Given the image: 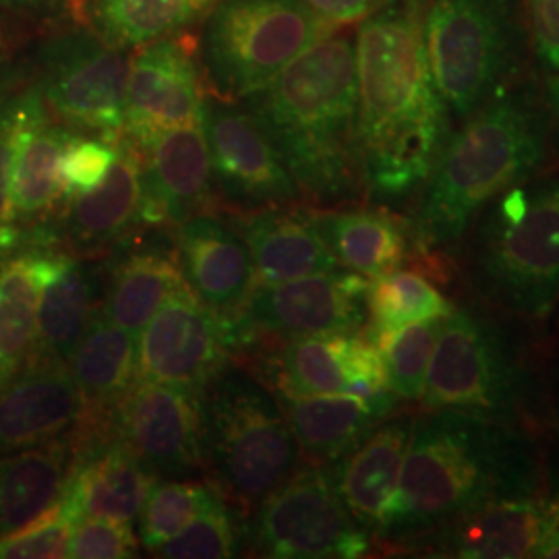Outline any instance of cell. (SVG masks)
Returning <instances> with one entry per match:
<instances>
[{"instance_id": "cell-1", "label": "cell", "mask_w": 559, "mask_h": 559, "mask_svg": "<svg viewBox=\"0 0 559 559\" xmlns=\"http://www.w3.org/2000/svg\"><path fill=\"white\" fill-rule=\"evenodd\" d=\"M357 131L367 200L381 207L419 198L452 133L425 52L420 13L388 0L359 21Z\"/></svg>"}, {"instance_id": "cell-44", "label": "cell", "mask_w": 559, "mask_h": 559, "mask_svg": "<svg viewBox=\"0 0 559 559\" xmlns=\"http://www.w3.org/2000/svg\"><path fill=\"white\" fill-rule=\"evenodd\" d=\"M0 9L29 20L80 21V0H0Z\"/></svg>"}, {"instance_id": "cell-9", "label": "cell", "mask_w": 559, "mask_h": 559, "mask_svg": "<svg viewBox=\"0 0 559 559\" xmlns=\"http://www.w3.org/2000/svg\"><path fill=\"white\" fill-rule=\"evenodd\" d=\"M524 394L519 360L500 330L471 309L441 321L420 404L510 423Z\"/></svg>"}, {"instance_id": "cell-27", "label": "cell", "mask_w": 559, "mask_h": 559, "mask_svg": "<svg viewBox=\"0 0 559 559\" xmlns=\"http://www.w3.org/2000/svg\"><path fill=\"white\" fill-rule=\"evenodd\" d=\"M78 431L27 448L0 450V539L59 503L78 462Z\"/></svg>"}, {"instance_id": "cell-4", "label": "cell", "mask_w": 559, "mask_h": 559, "mask_svg": "<svg viewBox=\"0 0 559 559\" xmlns=\"http://www.w3.org/2000/svg\"><path fill=\"white\" fill-rule=\"evenodd\" d=\"M551 119L528 87L506 85L450 133L419 195L413 237L423 251L454 249L501 193L549 156Z\"/></svg>"}, {"instance_id": "cell-47", "label": "cell", "mask_w": 559, "mask_h": 559, "mask_svg": "<svg viewBox=\"0 0 559 559\" xmlns=\"http://www.w3.org/2000/svg\"><path fill=\"white\" fill-rule=\"evenodd\" d=\"M545 106L549 119L554 120L559 129V73H551L545 80Z\"/></svg>"}, {"instance_id": "cell-6", "label": "cell", "mask_w": 559, "mask_h": 559, "mask_svg": "<svg viewBox=\"0 0 559 559\" xmlns=\"http://www.w3.org/2000/svg\"><path fill=\"white\" fill-rule=\"evenodd\" d=\"M205 475L240 519L299 468L300 450L274 390L230 362L200 394Z\"/></svg>"}, {"instance_id": "cell-5", "label": "cell", "mask_w": 559, "mask_h": 559, "mask_svg": "<svg viewBox=\"0 0 559 559\" xmlns=\"http://www.w3.org/2000/svg\"><path fill=\"white\" fill-rule=\"evenodd\" d=\"M471 230L468 270L480 297L519 320H549L559 302V173L514 185Z\"/></svg>"}, {"instance_id": "cell-26", "label": "cell", "mask_w": 559, "mask_h": 559, "mask_svg": "<svg viewBox=\"0 0 559 559\" xmlns=\"http://www.w3.org/2000/svg\"><path fill=\"white\" fill-rule=\"evenodd\" d=\"M413 427L415 415L396 413L378 425L350 454L330 466L340 500L369 535L380 526L396 491Z\"/></svg>"}, {"instance_id": "cell-49", "label": "cell", "mask_w": 559, "mask_h": 559, "mask_svg": "<svg viewBox=\"0 0 559 559\" xmlns=\"http://www.w3.org/2000/svg\"><path fill=\"white\" fill-rule=\"evenodd\" d=\"M404 4H408L411 9H415L417 13H423V9L429 4V0H402Z\"/></svg>"}, {"instance_id": "cell-29", "label": "cell", "mask_w": 559, "mask_h": 559, "mask_svg": "<svg viewBox=\"0 0 559 559\" xmlns=\"http://www.w3.org/2000/svg\"><path fill=\"white\" fill-rule=\"evenodd\" d=\"M321 240L340 267L376 280L411 258L413 226L388 207H320L309 210Z\"/></svg>"}, {"instance_id": "cell-43", "label": "cell", "mask_w": 559, "mask_h": 559, "mask_svg": "<svg viewBox=\"0 0 559 559\" xmlns=\"http://www.w3.org/2000/svg\"><path fill=\"white\" fill-rule=\"evenodd\" d=\"M522 13L540 69L559 73V0H522Z\"/></svg>"}, {"instance_id": "cell-42", "label": "cell", "mask_w": 559, "mask_h": 559, "mask_svg": "<svg viewBox=\"0 0 559 559\" xmlns=\"http://www.w3.org/2000/svg\"><path fill=\"white\" fill-rule=\"evenodd\" d=\"M25 92L0 94V228L13 222V173L20 147L21 127L25 119Z\"/></svg>"}, {"instance_id": "cell-33", "label": "cell", "mask_w": 559, "mask_h": 559, "mask_svg": "<svg viewBox=\"0 0 559 559\" xmlns=\"http://www.w3.org/2000/svg\"><path fill=\"white\" fill-rule=\"evenodd\" d=\"M46 245L50 242L25 237L20 249L0 258V390L20 373L36 346Z\"/></svg>"}, {"instance_id": "cell-20", "label": "cell", "mask_w": 559, "mask_h": 559, "mask_svg": "<svg viewBox=\"0 0 559 559\" xmlns=\"http://www.w3.org/2000/svg\"><path fill=\"white\" fill-rule=\"evenodd\" d=\"M175 230V253L187 286L224 320H237L260 284L239 230L214 212L198 214Z\"/></svg>"}, {"instance_id": "cell-36", "label": "cell", "mask_w": 559, "mask_h": 559, "mask_svg": "<svg viewBox=\"0 0 559 559\" xmlns=\"http://www.w3.org/2000/svg\"><path fill=\"white\" fill-rule=\"evenodd\" d=\"M218 493L205 479H158L140 514V545L156 554L195 519L203 506Z\"/></svg>"}, {"instance_id": "cell-24", "label": "cell", "mask_w": 559, "mask_h": 559, "mask_svg": "<svg viewBox=\"0 0 559 559\" xmlns=\"http://www.w3.org/2000/svg\"><path fill=\"white\" fill-rule=\"evenodd\" d=\"M73 135V129L50 117L38 83L27 85L13 173V222L23 230L48 224V218L64 207L62 156Z\"/></svg>"}, {"instance_id": "cell-21", "label": "cell", "mask_w": 559, "mask_h": 559, "mask_svg": "<svg viewBox=\"0 0 559 559\" xmlns=\"http://www.w3.org/2000/svg\"><path fill=\"white\" fill-rule=\"evenodd\" d=\"M85 404L69 365L32 355L0 390V450L57 440L80 429Z\"/></svg>"}, {"instance_id": "cell-13", "label": "cell", "mask_w": 559, "mask_h": 559, "mask_svg": "<svg viewBox=\"0 0 559 559\" xmlns=\"http://www.w3.org/2000/svg\"><path fill=\"white\" fill-rule=\"evenodd\" d=\"M201 124L210 150L214 193L228 214L302 200L278 147L242 104L205 98Z\"/></svg>"}, {"instance_id": "cell-16", "label": "cell", "mask_w": 559, "mask_h": 559, "mask_svg": "<svg viewBox=\"0 0 559 559\" xmlns=\"http://www.w3.org/2000/svg\"><path fill=\"white\" fill-rule=\"evenodd\" d=\"M239 353L251 359L265 357L276 392L376 396L390 390L380 348L359 332L300 336L280 344L251 340Z\"/></svg>"}, {"instance_id": "cell-19", "label": "cell", "mask_w": 559, "mask_h": 559, "mask_svg": "<svg viewBox=\"0 0 559 559\" xmlns=\"http://www.w3.org/2000/svg\"><path fill=\"white\" fill-rule=\"evenodd\" d=\"M143 152L122 138L117 160L98 187L69 198L60 210L55 240L67 253L94 260L141 228Z\"/></svg>"}, {"instance_id": "cell-32", "label": "cell", "mask_w": 559, "mask_h": 559, "mask_svg": "<svg viewBox=\"0 0 559 559\" xmlns=\"http://www.w3.org/2000/svg\"><path fill=\"white\" fill-rule=\"evenodd\" d=\"M182 284L187 282L175 251L154 245L138 247L112 263L100 299L102 316L140 336L147 321Z\"/></svg>"}, {"instance_id": "cell-17", "label": "cell", "mask_w": 559, "mask_h": 559, "mask_svg": "<svg viewBox=\"0 0 559 559\" xmlns=\"http://www.w3.org/2000/svg\"><path fill=\"white\" fill-rule=\"evenodd\" d=\"M205 94L191 50L175 36L131 57L122 138L145 152L164 133L200 122Z\"/></svg>"}, {"instance_id": "cell-25", "label": "cell", "mask_w": 559, "mask_h": 559, "mask_svg": "<svg viewBox=\"0 0 559 559\" xmlns=\"http://www.w3.org/2000/svg\"><path fill=\"white\" fill-rule=\"evenodd\" d=\"M38 336L32 355L69 362L90 321L100 311L98 278L92 260L46 245L40 260Z\"/></svg>"}, {"instance_id": "cell-15", "label": "cell", "mask_w": 559, "mask_h": 559, "mask_svg": "<svg viewBox=\"0 0 559 559\" xmlns=\"http://www.w3.org/2000/svg\"><path fill=\"white\" fill-rule=\"evenodd\" d=\"M235 362L233 323L182 284L138 336V380L201 394Z\"/></svg>"}, {"instance_id": "cell-30", "label": "cell", "mask_w": 559, "mask_h": 559, "mask_svg": "<svg viewBox=\"0 0 559 559\" xmlns=\"http://www.w3.org/2000/svg\"><path fill=\"white\" fill-rule=\"evenodd\" d=\"M67 365L85 404L80 429H104L112 408L138 381V336L98 311Z\"/></svg>"}, {"instance_id": "cell-7", "label": "cell", "mask_w": 559, "mask_h": 559, "mask_svg": "<svg viewBox=\"0 0 559 559\" xmlns=\"http://www.w3.org/2000/svg\"><path fill=\"white\" fill-rule=\"evenodd\" d=\"M519 0H429L425 52L441 98L464 120L510 85L524 46Z\"/></svg>"}, {"instance_id": "cell-35", "label": "cell", "mask_w": 559, "mask_h": 559, "mask_svg": "<svg viewBox=\"0 0 559 559\" xmlns=\"http://www.w3.org/2000/svg\"><path fill=\"white\" fill-rule=\"evenodd\" d=\"M454 311L438 286L415 270H394L369 280L365 336L376 340L419 321L445 320Z\"/></svg>"}, {"instance_id": "cell-41", "label": "cell", "mask_w": 559, "mask_h": 559, "mask_svg": "<svg viewBox=\"0 0 559 559\" xmlns=\"http://www.w3.org/2000/svg\"><path fill=\"white\" fill-rule=\"evenodd\" d=\"M73 520L60 512L59 503L20 533L0 539V559L67 558Z\"/></svg>"}, {"instance_id": "cell-37", "label": "cell", "mask_w": 559, "mask_h": 559, "mask_svg": "<svg viewBox=\"0 0 559 559\" xmlns=\"http://www.w3.org/2000/svg\"><path fill=\"white\" fill-rule=\"evenodd\" d=\"M441 321H419L376 340L388 369V388L400 400L419 402Z\"/></svg>"}, {"instance_id": "cell-18", "label": "cell", "mask_w": 559, "mask_h": 559, "mask_svg": "<svg viewBox=\"0 0 559 559\" xmlns=\"http://www.w3.org/2000/svg\"><path fill=\"white\" fill-rule=\"evenodd\" d=\"M216 193L203 124L173 129L143 152L141 226L173 230L193 216L212 212Z\"/></svg>"}, {"instance_id": "cell-39", "label": "cell", "mask_w": 559, "mask_h": 559, "mask_svg": "<svg viewBox=\"0 0 559 559\" xmlns=\"http://www.w3.org/2000/svg\"><path fill=\"white\" fill-rule=\"evenodd\" d=\"M138 551H140V539L131 522L85 516L73 522L67 558H135Z\"/></svg>"}, {"instance_id": "cell-31", "label": "cell", "mask_w": 559, "mask_h": 559, "mask_svg": "<svg viewBox=\"0 0 559 559\" xmlns=\"http://www.w3.org/2000/svg\"><path fill=\"white\" fill-rule=\"evenodd\" d=\"M558 524L559 506L528 493L491 501L462 516L448 526V539L460 558H531Z\"/></svg>"}, {"instance_id": "cell-40", "label": "cell", "mask_w": 559, "mask_h": 559, "mask_svg": "<svg viewBox=\"0 0 559 559\" xmlns=\"http://www.w3.org/2000/svg\"><path fill=\"white\" fill-rule=\"evenodd\" d=\"M117 160V141L75 133L62 156L67 200L98 187Z\"/></svg>"}, {"instance_id": "cell-38", "label": "cell", "mask_w": 559, "mask_h": 559, "mask_svg": "<svg viewBox=\"0 0 559 559\" xmlns=\"http://www.w3.org/2000/svg\"><path fill=\"white\" fill-rule=\"evenodd\" d=\"M237 510L224 500L221 491L203 506L177 537L164 543L154 554L158 558L216 559L235 558L240 551V520Z\"/></svg>"}, {"instance_id": "cell-12", "label": "cell", "mask_w": 559, "mask_h": 559, "mask_svg": "<svg viewBox=\"0 0 559 559\" xmlns=\"http://www.w3.org/2000/svg\"><path fill=\"white\" fill-rule=\"evenodd\" d=\"M369 280L355 272H320L260 282L233 323L235 353L251 340L300 338L359 332L367 323Z\"/></svg>"}, {"instance_id": "cell-28", "label": "cell", "mask_w": 559, "mask_h": 559, "mask_svg": "<svg viewBox=\"0 0 559 559\" xmlns=\"http://www.w3.org/2000/svg\"><path fill=\"white\" fill-rule=\"evenodd\" d=\"M228 221L247 242L260 282L302 278L340 267L316 230L309 210L295 203L230 214Z\"/></svg>"}, {"instance_id": "cell-48", "label": "cell", "mask_w": 559, "mask_h": 559, "mask_svg": "<svg viewBox=\"0 0 559 559\" xmlns=\"http://www.w3.org/2000/svg\"><path fill=\"white\" fill-rule=\"evenodd\" d=\"M535 556L537 558H559V524L543 539Z\"/></svg>"}, {"instance_id": "cell-45", "label": "cell", "mask_w": 559, "mask_h": 559, "mask_svg": "<svg viewBox=\"0 0 559 559\" xmlns=\"http://www.w3.org/2000/svg\"><path fill=\"white\" fill-rule=\"evenodd\" d=\"M321 20L344 27L350 23L362 21L373 9H378L381 0H302Z\"/></svg>"}, {"instance_id": "cell-10", "label": "cell", "mask_w": 559, "mask_h": 559, "mask_svg": "<svg viewBox=\"0 0 559 559\" xmlns=\"http://www.w3.org/2000/svg\"><path fill=\"white\" fill-rule=\"evenodd\" d=\"M131 55L71 25L44 41L38 52V87L50 117L83 135L119 141Z\"/></svg>"}, {"instance_id": "cell-50", "label": "cell", "mask_w": 559, "mask_h": 559, "mask_svg": "<svg viewBox=\"0 0 559 559\" xmlns=\"http://www.w3.org/2000/svg\"><path fill=\"white\" fill-rule=\"evenodd\" d=\"M2 92H7V90H0V94H2Z\"/></svg>"}, {"instance_id": "cell-22", "label": "cell", "mask_w": 559, "mask_h": 559, "mask_svg": "<svg viewBox=\"0 0 559 559\" xmlns=\"http://www.w3.org/2000/svg\"><path fill=\"white\" fill-rule=\"evenodd\" d=\"M78 441V462L60 498V512L73 522L94 516L133 524L158 477L110 436Z\"/></svg>"}, {"instance_id": "cell-3", "label": "cell", "mask_w": 559, "mask_h": 559, "mask_svg": "<svg viewBox=\"0 0 559 559\" xmlns=\"http://www.w3.org/2000/svg\"><path fill=\"white\" fill-rule=\"evenodd\" d=\"M242 106L278 147L302 200L338 207L365 198L355 36L336 29Z\"/></svg>"}, {"instance_id": "cell-23", "label": "cell", "mask_w": 559, "mask_h": 559, "mask_svg": "<svg viewBox=\"0 0 559 559\" xmlns=\"http://www.w3.org/2000/svg\"><path fill=\"white\" fill-rule=\"evenodd\" d=\"M293 427L300 456L311 464L332 466L350 454L383 420L399 413L400 399L385 390L376 396L276 392Z\"/></svg>"}, {"instance_id": "cell-2", "label": "cell", "mask_w": 559, "mask_h": 559, "mask_svg": "<svg viewBox=\"0 0 559 559\" xmlns=\"http://www.w3.org/2000/svg\"><path fill=\"white\" fill-rule=\"evenodd\" d=\"M531 454L510 423L460 411L415 417L399 485L373 535L408 543L491 501L528 496Z\"/></svg>"}, {"instance_id": "cell-34", "label": "cell", "mask_w": 559, "mask_h": 559, "mask_svg": "<svg viewBox=\"0 0 559 559\" xmlns=\"http://www.w3.org/2000/svg\"><path fill=\"white\" fill-rule=\"evenodd\" d=\"M218 0H80V23L119 50L170 38L203 20Z\"/></svg>"}, {"instance_id": "cell-14", "label": "cell", "mask_w": 559, "mask_h": 559, "mask_svg": "<svg viewBox=\"0 0 559 559\" xmlns=\"http://www.w3.org/2000/svg\"><path fill=\"white\" fill-rule=\"evenodd\" d=\"M106 433L120 441L158 479L205 475L198 392L138 380L108 415Z\"/></svg>"}, {"instance_id": "cell-46", "label": "cell", "mask_w": 559, "mask_h": 559, "mask_svg": "<svg viewBox=\"0 0 559 559\" xmlns=\"http://www.w3.org/2000/svg\"><path fill=\"white\" fill-rule=\"evenodd\" d=\"M23 41H25L23 29L15 21L7 17V11L0 9V87L9 85L13 81L11 67L20 55Z\"/></svg>"}, {"instance_id": "cell-8", "label": "cell", "mask_w": 559, "mask_h": 559, "mask_svg": "<svg viewBox=\"0 0 559 559\" xmlns=\"http://www.w3.org/2000/svg\"><path fill=\"white\" fill-rule=\"evenodd\" d=\"M336 29L302 0H218L201 32L205 78L222 100L242 102Z\"/></svg>"}, {"instance_id": "cell-11", "label": "cell", "mask_w": 559, "mask_h": 559, "mask_svg": "<svg viewBox=\"0 0 559 559\" xmlns=\"http://www.w3.org/2000/svg\"><path fill=\"white\" fill-rule=\"evenodd\" d=\"M247 533L251 551L263 558H360L371 547L340 500L332 468L311 462L265 498Z\"/></svg>"}]
</instances>
